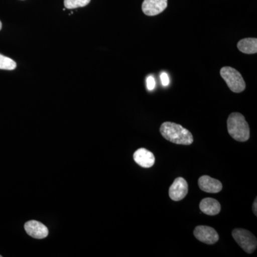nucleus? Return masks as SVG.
Here are the masks:
<instances>
[{"label":"nucleus","mask_w":257,"mask_h":257,"mask_svg":"<svg viewBox=\"0 0 257 257\" xmlns=\"http://www.w3.org/2000/svg\"><path fill=\"white\" fill-rule=\"evenodd\" d=\"M160 133L167 141L177 145H190L194 142L193 135L188 130L171 121L162 123Z\"/></svg>","instance_id":"f257e3e1"},{"label":"nucleus","mask_w":257,"mask_h":257,"mask_svg":"<svg viewBox=\"0 0 257 257\" xmlns=\"http://www.w3.org/2000/svg\"><path fill=\"white\" fill-rule=\"evenodd\" d=\"M227 130L230 136L240 143H244L250 138L247 121L239 112H233L229 115L227 119Z\"/></svg>","instance_id":"f03ea898"},{"label":"nucleus","mask_w":257,"mask_h":257,"mask_svg":"<svg viewBox=\"0 0 257 257\" xmlns=\"http://www.w3.org/2000/svg\"><path fill=\"white\" fill-rule=\"evenodd\" d=\"M220 75L226 82L230 90L233 92H242L246 88V84L242 76L239 72L232 67H222L220 70Z\"/></svg>","instance_id":"7ed1b4c3"},{"label":"nucleus","mask_w":257,"mask_h":257,"mask_svg":"<svg viewBox=\"0 0 257 257\" xmlns=\"http://www.w3.org/2000/svg\"><path fill=\"white\" fill-rule=\"evenodd\" d=\"M231 234L236 242L246 253H251L256 250V238L248 230L235 229L233 230Z\"/></svg>","instance_id":"20e7f679"},{"label":"nucleus","mask_w":257,"mask_h":257,"mask_svg":"<svg viewBox=\"0 0 257 257\" xmlns=\"http://www.w3.org/2000/svg\"><path fill=\"white\" fill-rule=\"evenodd\" d=\"M194 235L196 239L206 244H214L219 239L217 231L209 226H197L194 230Z\"/></svg>","instance_id":"39448f33"},{"label":"nucleus","mask_w":257,"mask_h":257,"mask_svg":"<svg viewBox=\"0 0 257 257\" xmlns=\"http://www.w3.org/2000/svg\"><path fill=\"white\" fill-rule=\"evenodd\" d=\"M188 184L183 177H177L169 189V196L175 202L182 200L188 194Z\"/></svg>","instance_id":"423d86ee"},{"label":"nucleus","mask_w":257,"mask_h":257,"mask_svg":"<svg viewBox=\"0 0 257 257\" xmlns=\"http://www.w3.org/2000/svg\"><path fill=\"white\" fill-rule=\"evenodd\" d=\"M168 0H144L142 9L147 16H156L165 11Z\"/></svg>","instance_id":"0eeeda50"},{"label":"nucleus","mask_w":257,"mask_h":257,"mask_svg":"<svg viewBox=\"0 0 257 257\" xmlns=\"http://www.w3.org/2000/svg\"><path fill=\"white\" fill-rule=\"evenodd\" d=\"M25 229L28 235L35 239H45L49 234L47 226L36 220L28 221L25 224Z\"/></svg>","instance_id":"6e6552de"},{"label":"nucleus","mask_w":257,"mask_h":257,"mask_svg":"<svg viewBox=\"0 0 257 257\" xmlns=\"http://www.w3.org/2000/svg\"><path fill=\"white\" fill-rule=\"evenodd\" d=\"M198 184H199V188L203 192L211 193V194L220 192L223 188L222 184L220 181L207 175L199 177Z\"/></svg>","instance_id":"1a4fd4ad"},{"label":"nucleus","mask_w":257,"mask_h":257,"mask_svg":"<svg viewBox=\"0 0 257 257\" xmlns=\"http://www.w3.org/2000/svg\"><path fill=\"white\" fill-rule=\"evenodd\" d=\"M134 160L143 168H150L155 163V157L152 152L145 148H140L134 153Z\"/></svg>","instance_id":"9d476101"},{"label":"nucleus","mask_w":257,"mask_h":257,"mask_svg":"<svg viewBox=\"0 0 257 257\" xmlns=\"http://www.w3.org/2000/svg\"><path fill=\"white\" fill-rule=\"evenodd\" d=\"M199 209L207 215L215 216L220 213L221 204L215 199L205 198L201 201Z\"/></svg>","instance_id":"9b49d317"},{"label":"nucleus","mask_w":257,"mask_h":257,"mask_svg":"<svg viewBox=\"0 0 257 257\" xmlns=\"http://www.w3.org/2000/svg\"><path fill=\"white\" fill-rule=\"evenodd\" d=\"M237 48L242 53L253 55L257 52V39L245 38L240 40L237 44Z\"/></svg>","instance_id":"f8f14e48"},{"label":"nucleus","mask_w":257,"mask_h":257,"mask_svg":"<svg viewBox=\"0 0 257 257\" xmlns=\"http://www.w3.org/2000/svg\"><path fill=\"white\" fill-rule=\"evenodd\" d=\"M90 1L91 0H64V5L67 9H76L87 6Z\"/></svg>","instance_id":"ddd939ff"},{"label":"nucleus","mask_w":257,"mask_h":257,"mask_svg":"<svg viewBox=\"0 0 257 257\" xmlns=\"http://www.w3.org/2000/svg\"><path fill=\"white\" fill-rule=\"evenodd\" d=\"M16 67L17 64L14 60L0 54V69L13 70Z\"/></svg>","instance_id":"4468645a"},{"label":"nucleus","mask_w":257,"mask_h":257,"mask_svg":"<svg viewBox=\"0 0 257 257\" xmlns=\"http://www.w3.org/2000/svg\"><path fill=\"white\" fill-rule=\"evenodd\" d=\"M147 87L149 90H153L155 87V80L153 77L150 76L147 79Z\"/></svg>","instance_id":"2eb2a0df"},{"label":"nucleus","mask_w":257,"mask_h":257,"mask_svg":"<svg viewBox=\"0 0 257 257\" xmlns=\"http://www.w3.org/2000/svg\"><path fill=\"white\" fill-rule=\"evenodd\" d=\"M160 77L162 85L165 86V87L168 86L169 84H170V78H169L168 74L166 73V72H163V73L161 74Z\"/></svg>","instance_id":"dca6fc26"},{"label":"nucleus","mask_w":257,"mask_h":257,"mask_svg":"<svg viewBox=\"0 0 257 257\" xmlns=\"http://www.w3.org/2000/svg\"><path fill=\"white\" fill-rule=\"evenodd\" d=\"M256 206H257V198H256V199H255L254 202H253V207H252L253 214H254L255 216H257Z\"/></svg>","instance_id":"f3484780"},{"label":"nucleus","mask_w":257,"mask_h":257,"mask_svg":"<svg viewBox=\"0 0 257 257\" xmlns=\"http://www.w3.org/2000/svg\"><path fill=\"white\" fill-rule=\"evenodd\" d=\"M2 28H3V25H2L1 21H0V30H2Z\"/></svg>","instance_id":"a211bd4d"},{"label":"nucleus","mask_w":257,"mask_h":257,"mask_svg":"<svg viewBox=\"0 0 257 257\" xmlns=\"http://www.w3.org/2000/svg\"><path fill=\"white\" fill-rule=\"evenodd\" d=\"M2 256H2V255H0V257H2Z\"/></svg>","instance_id":"6ab92c4d"}]
</instances>
